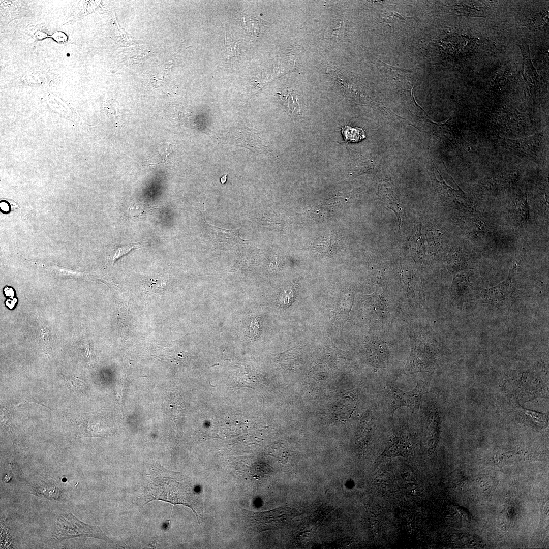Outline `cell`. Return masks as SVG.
I'll return each instance as SVG.
<instances>
[{
  "label": "cell",
  "instance_id": "cell-1",
  "mask_svg": "<svg viewBox=\"0 0 549 549\" xmlns=\"http://www.w3.org/2000/svg\"><path fill=\"white\" fill-rule=\"evenodd\" d=\"M145 502L160 500L189 507L198 518L200 504L191 480L180 473L168 470L160 464L149 470Z\"/></svg>",
  "mask_w": 549,
  "mask_h": 549
},
{
  "label": "cell",
  "instance_id": "cell-3",
  "mask_svg": "<svg viewBox=\"0 0 549 549\" xmlns=\"http://www.w3.org/2000/svg\"><path fill=\"white\" fill-rule=\"evenodd\" d=\"M423 385L419 383L410 391L403 390L396 386H390L386 394V400L390 415L392 416L395 410L402 406L409 407L414 411L417 410L423 393Z\"/></svg>",
  "mask_w": 549,
  "mask_h": 549
},
{
  "label": "cell",
  "instance_id": "cell-20",
  "mask_svg": "<svg viewBox=\"0 0 549 549\" xmlns=\"http://www.w3.org/2000/svg\"><path fill=\"white\" fill-rule=\"evenodd\" d=\"M1 209L4 211H8L9 210V208L8 205H7V204L4 203H2L1 204Z\"/></svg>",
  "mask_w": 549,
  "mask_h": 549
},
{
  "label": "cell",
  "instance_id": "cell-5",
  "mask_svg": "<svg viewBox=\"0 0 549 549\" xmlns=\"http://www.w3.org/2000/svg\"><path fill=\"white\" fill-rule=\"evenodd\" d=\"M207 225L213 239L218 243L233 244L238 246L248 242V241L243 240L240 237L239 231L240 228L230 229H225L214 226L207 222Z\"/></svg>",
  "mask_w": 549,
  "mask_h": 549
},
{
  "label": "cell",
  "instance_id": "cell-18",
  "mask_svg": "<svg viewBox=\"0 0 549 549\" xmlns=\"http://www.w3.org/2000/svg\"><path fill=\"white\" fill-rule=\"evenodd\" d=\"M4 292L6 296H13L14 295L13 290L12 288L7 287L4 289Z\"/></svg>",
  "mask_w": 549,
  "mask_h": 549
},
{
  "label": "cell",
  "instance_id": "cell-8",
  "mask_svg": "<svg viewBox=\"0 0 549 549\" xmlns=\"http://www.w3.org/2000/svg\"><path fill=\"white\" fill-rule=\"evenodd\" d=\"M372 423V416L370 413H368L360 421L357 440L362 449L366 446L370 439Z\"/></svg>",
  "mask_w": 549,
  "mask_h": 549
},
{
  "label": "cell",
  "instance_id": "cell-16",
  "mask_svg": "<svg viewBox=\"0 0 549 549\" xmlns=\"http://www.w3.org/2000/svg\"><path fill=\"white\" fill-rule=\"evenodd\" d=\"M140 246H141V245H139V244H132V245H130L124 247L119 248L117 249V250L116 251V252H115V254H114V255L113 256V261L114 262L115 260H116L119 257H120L122 256H123L124 255L128 253L130 251H131V250H132L133 249L138 248L140 247Z\"/></svg>",
  "mask_w": 549,
  "mask_h": 549
},
{
  "label": "cell",
  "instance_id": "cell-14",
  "mask_svg": "<svg viewBox=\"0 0 549 549\" xmlns=\"http://www.w3.org/2000/svg\"><path fill=\"white\" fill-rule=\"evenodd\" d=\"M449 267L452 271L466 270L469 269L468 260L462 253L452 258L449 263Z\"/></svg>",
  "mask_w": 549,
  "mask_h": 549
},
{
  "label": "cell",
  "instance_id": "cell-15",
  "mask_svg": "<svg viewBox=\"0 0 549 549\" xmlns=\"http://www.w3.org/2000/svg\"><path fill=\"white\" fill-rule=\"evenodd\" d=\"M64 380L71 391L78 393H83L86 390V385L81 379L73 377H66L63 375Z\"/></svg>",
  "mask_w": 549,
  "mask_h": 549
},
{
  "label": "cell",
  "instance_id": "cell-21",
  "mask_svg": "<svg viewBox=\"0 0 549 549\" xmlns=\"http://www.w3.org/2000/svg\"><path fill=\"white\" fill-rule=\"evenodd\" d=\"M227 174H224L221 178V182L222 184H225L227 180Z\"/></svg>",
  "mask_w": 549,
  "mask_h": 549
},
{
  "label": "cell",
  "instance_id": "cell-17",
  "mask_svg": "<svg viewBox=\"0 0 549 549\" xmlns=\"http://www.w3.org/2000/svg\"><path fill=\"white\" fill-rule=\"evenodd\" d=\"M173 146L170 143H162L159 148V155L162 159H166L172 152Z\"/></svg>",
  "mask_w": 549,
  "mask_h": 549
},
{
  "label": "cell",
  "instance_id": "cell-7",
  "mask_svg": "<svg viewBox=\"0 0 549 549\" xmlns=\"http://www.w3.org/2000/svg\"><path fill=\"white\" fill-rule=\"evenodd\" d=\"M367 350L369 360L374 365L379 367L387 362L389 352L387 346L382 341H371L368 345Z\"/></svg>",
  "mask_w": 549,
  "mask_h": 549
},
{
  "label": "cell",
  "instance_id": "cell-6",
  "mask_svg": "<svg viewBox=\"0 0 549 549\" xmlns=\"http://www.w3.org/2000/svg\"><path fill=\"white\" fill-rule=\"evenodd\" d=\"M471 287L469 272H464L456 275L453 281L451 293L454 298L461 304L470 295Z\"/></svg>",
  "mask_w": 549,
  "mask_h": 549
},
{
  "label": "cell",
  "instance_id": "cell-2",
  "mask_svg": "<svg viewBox=\"0 0 549 549\" xmlns=\"http://www.w3.org/2000/svg\"><path fill=\"white\" fill-rule=\"evenodd\" d=\"M517 266V262H513L507 277L503 281L496 286L480 290L479 298L482 303L504 310L510 308L518 300L522 292L512 284V278Z\"/></svg>",
  "mask_w": 549,
  "mask_h": 549
},
{
  "label": "cell",
  "instance_id": "cell-10",
  "mask_svg": "<svg viewBox=\"0 0 549 549\" xmlns=\"http://www.w3.org/2000/svg\"><path fill=\"white\" fill-rule=\"evenodd\" d=\"M518 412L531 425H535L539 427H543L548 425V417L546 415L524 409L521 407L518 408Z\"/></svg>",
  "mask_w": 549,
  "mask_h": 549
},
{
  "label": "cell",
  "instance_id": "cell-9",
  "mask_svg": "<svg viewBox=\"0 0 549 549\" xmlns=\"http://www.w3.org/2000/svg\"><path fill=\"white\" fill-rule=\"evenodd\" d=\"M408 446V442L404 436H395L386 449L383 455L392 456L403 454Z\"/></svg>",
  "mask_w": 549,
  "mask_h": 549
},
{
  "label": "cell",
  "instance_id": "cell-4",
  "mask_svg": "<svg viewBox=\"0 0 549 549\" xmlns=\"http://www.w3.org/2000/svg\"><path fill=\"white\" fill-rule=\"evenodd\" d=\"M432 354L426 349L413 347L406 367L407 373L429 372L433 363Z\"/></svg>",
  "mask_w": 549,
  "mask_h": 549
},
{
  "label": "cell",
  "instance_id": "cell-13",
  "mask_svg": "<svg viewBox=\"0 0 549 549\" xmlns=\"http://www.w3.org/2000/svg\"><path fill=\"white\" fill-rule=\"evenodd\" d=\"M342 132L345 140L349 142H358L365 137L364 131L357 127L346 126L342 128Z\"/></svg>",
  "mask_w": 549,
  "mask_h": 549
},
{
  "label": "cell",
  "instance_id": "cell-12",
  "mask_svg": "<svg viewBox=\"0 0 549 549\" xmlns=\"http://www.w3.org/2000/svg\"><path fill=\"white\" fill-rule=\"evenodd\" d=\"M344 23L340 19H333L325 32V38L337 41L340 40L343 34Z\"/></svg>",
  "mask_w": 549,
  "mask_h": 549
},
{
  "label": "cell",
  "instance_id": "cell-22",
  "mask_svg": "<svg viewBox=\"0 0 549 549\" xmlns=\"http://www.w3.org/2000/svg\"><path fill=\"white\" fill-rule=\"evenodd\" d=\"M66 480V478H65L64 479H63V481H64V482H65V481Z\"/></svg>",
  "mask_w": 549,
  "mask_h": 549
},
{
  "label": "cell",
  "instance_id": "cell-19",
  "mask_svg": "<svg viewBox=\"0 0 549 549\" xmlns=\"http://www.w3.org/2000/svg\"><path fill=\"white\" fill-rule=\"evenodd\" d=\"M16 301H17L16 299H14L13 300L8 299L6 303L7 306L8 307H9V308H12L14 306V305H15V303L16 302Z\"/></svg>",
  "mask_w": 549,
  "mask_h": 549
},
{
  "label": "cell",
  "instance_id": "cell-11",
  "mask_svg": "<svg viewBox=\"0 0 549 549\" xmlns=\"http://www.w3.org/2000/svg\"><path fill=\"white\" fill-rule=\"evenodd\" d=\"M281 96L289 112L296 116L300 115L301 107L295 92L290 90L284 91Z\"/></svg>",
  "mask_w": 549,
  "mask_h": 549
}]
</instances>
